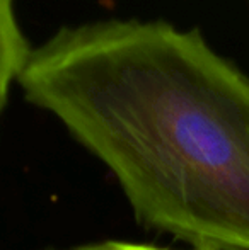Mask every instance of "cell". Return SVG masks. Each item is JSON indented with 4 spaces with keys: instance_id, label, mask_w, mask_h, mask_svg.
I'll return each instance as SVG.
<instances>
[{
    "instance_id": "6da1fadb",
    "label": "cell",
    "mask_w": 249,
    "mask_h": 250,
    "mask_svg": "<svg viewBox=\"0 0 249 250\" xmlns=\"http://www.w3.org/2000/svg\"><path fill=\"white\" fill-rule=\"evenodd\" d=\"M17 82L113 172L143 227L193 250H249V77L198 31L63 27Z\"/></svg>"
},
{
    "instance_id": "7a4b0ae2",
    "label": "cell",
    "mask_w": 249,
    "mask_h": 250,
    "mask_svg": "<svg viewBox=\"0 0 249 250\" xmlns=\"http://www.w3.org/2000/svg\"><path fill=\"white\" fill-rule=\"evenodd\" d=\"M31 48L17 24L12 0H0V112L3 111L14 80H19Z\"/></svg>"
},
{
    "instance_id": "3957f363",
    "label": "cell",
    "mask_w": 249,
    "mask_h": 250,
    "mask_svg": "<svg viewBox=\"0 0 249 250\" xmlns=\"http://www.w3.org/2000/svg\"><path fill=\"white\" fill-rule=\"evenodd\" d=\"M70 250H171V249H162V247L145 245V244H132V242L108 240V242H101V244L84 245V247H77Z\"/></svg>"
}]
</instances>
